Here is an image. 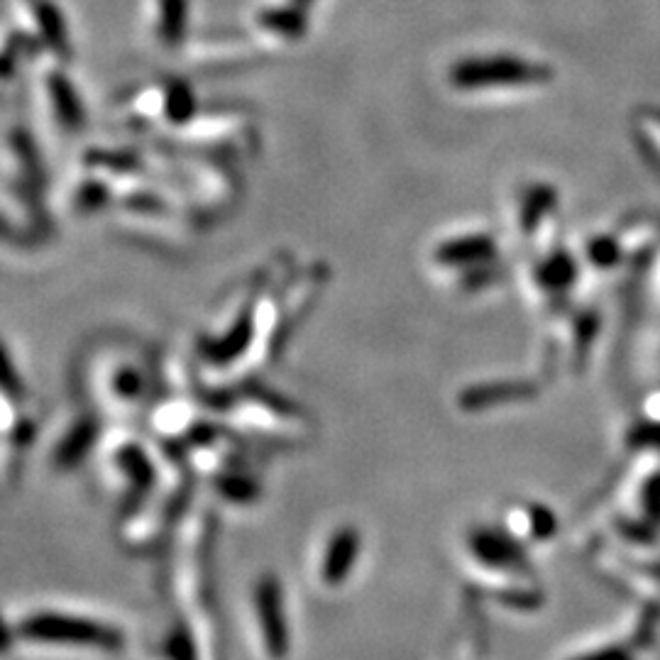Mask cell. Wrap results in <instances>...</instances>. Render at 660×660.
<instances>
[{
	"instance_id": "3957f363",
	"label": "cell",
	"mask_w": 660,
	"mask_h": 660,
	"mask_svg": "<svg viewBox=\"0 0 660 660\" xmlns=\"http://www.w3.org/2000/svg\"><path fill=\"white\" fill-rule=\"evenodd\" d=\"M257 612L262 616V631L272 658H284L289 651V629L284 619L282 587L274 577H264L257 587Z\"/></svg>"
},
{
	"instance_id": "277c9868",
	"label": "cell",
	"mask_w": 660,
	"mask_h": 660,
	"mask_svg": "<svg viewBox=\"0 0 660 660\" xmlns=\"http://www.w3.org/2000/svg\"><path fill=\"white\" fill-rule=\"evenodd\" d=\"M433 257L440 267L475 269L497 257V245L489 235H465V238L443 242Z\"/></svg>"
},
{
	"instance_id": "4fadbf2b",
	"label": "cell",
	"mask_w": 660,
	"mask_h": 660,
	"mask_svg": "<svg viewBox=\"0 0 660 660\" xmlns=\"http://www.w3.org/2000/svg\"><path fill=\"white\" fill-rule=\"evenodd\" d=\"M577 660H629L621 648H604V651H597V653H590V656L585 658H577Z\"/></svg>"
},
{
	"instance_id": "6da1fadb",
	"label": "cell",
	"mask_w": 660,
	"mask_h": 660,
	"mask_svg": "<svg viewBox=\"0 0 660 660\" xmlns=\"http://www.w3.org/2000/svg\"><path fill=\"white\" fill-rule=\"evenodd\" d=\"M450 86L458 91H487L499 86H533L548 84L555 71L548 64L528 62L509 54L494 57H470L450 66Z\"/></svg>"
},
{
	"instance_id": "ba28073f",
	"label": "cell",
	"mask_w": 660,
	"mask_h": 660,
	"mask_svg": "<svg viewBox=\"0 0 660 660\" xmlns=\"http://www.w3.org/2000/svg\"><path fill=\"white\" fill-rule=\"evenodd\" d=\"M555 208V189H550L546 184H536L533 189H528V194L521 201V230L526 235H531L538 228L543 216L553 213Z\"/></svg>"
},
{
	"instance_id": "7c38bea8",
	"label": "cell",
	"mask_w": 660,
	"mask_h": 660,
	"mask_svg": "<svg viewBox=\"0 0 660 660\" xmlns=\"http://www.w3.org/2000/svg\"><path fill=\"white\" fill-rule=\"evenodd\" d=\"M634 438L638 440V443L660 445V426H643V428H638Z\"/></svg>"
},
{
	"instance_id": "8992f818",
	"label": "cell",
	"mask_w": 660,
	"mask_h": 660,
	"mask_svg": "<svg viewBox=\"0 0 660 660\" xmlns=\"http://www.w3.org/2000/svg\"><path fill=\"white\" fill-rule=\"evenodd\" d=\"M470 548L482 563L494 565V568H516V565H521V558H524L519 543L511 541L509 536L499 531L472 533Z\"/></svg>"
},
{
	"instance_id": "30bf717a",
	"label": "cell",
	"mask_w": 660,
	"mask_h": 660,
	"mask_svg": "<svg viewBox=\"0 0 660 660\" xmlns=\"http://www.w3.org/2000/svg\"><path fill=\"white\" fill-rule=\"evenodd\" d=\"M590 260L597 264V267H612V264L619 260V242L612 240V238H599L590 242Z\"/></svg>"
},
{
	"instance_id": "7a4b0ae2",
	"label": "cell",
	"mask_w": 660,
	"mask_h": 660,
	"mask_svg": "<svg viewBox=\"0 0 660 660\" xmlns=\"http://www.w3.org/2000/svg\"><path fill=\"white\" fill-rule=\"evenodd\" d=\"M30 638L40 641H59V643H84V646H115L120 641L115 631L106 629L93 621L79 619H59V616H42L32 619L25 626Z\"/></svg>"
},
{
	"instance_id": "9c48e42d",
	"label": "cell",
	"mask_w": 660,
	"mask_h": 660,
	"mask_svg": "<svg viewBox=\"0 0 660 660\" xmlns=\"http://www.w3.org/2000/svg\"><path fill=\"white\" fill-rule=\"evenodd\" d=\"M538 286L555 294V291H563L575 282V262L570 260L565 252H555L550 255L546 262H541V267L536 269Z\"/></svg>"
},
{
	"instance_id": "8fae6325",
	"label": "cell",
	"mask_w": 660,
	"mask_h": 660,
	"mask_svg": "<svg viewBox=\"0 0 660 660\" xmlns=\"http://www.w3.org/2000/svg\"><path fill=\"white\" fill-rule=\"evenodd\" d=\"M531 531L533 536L546 538L555 531V514H550L546 506H533L531 509Z\"/></svg>"
},
{
	"instance_id": "52a82bcc",
	"label": "cell",
	"mask_w": 660,
	"mask_h": 660,
	"mask_svg": "<svg viewBox=\"0 0 660 660\" xmlns=\"http://www.w3.org/2000/svg\"><path fill=\"white\" fill-rule=\"evenodd\" d=\"M533 389L526 384H494V387H475L470 392L462 394V406L472 411L487 409V406L504 404V401L519 399V396H528Z\"/></svg>"
},
{
	"instance_id": "5b68a950",
	"label": "cell",
	"mask_w": 660,
	"mask_h": 660,
	"mask_svg": "<svg viewBox=\"0 0 660 660\" xmlns=\"http://www.w3.org/2000/svg\"><path fill=\"white\" fill-rule=\"evenodd\" d=\"M357 555H360V533L355 528H340L326 548V560L321 568L323 580L328 585H340L355 565Z\"/></svg>"
}]
</instances>
